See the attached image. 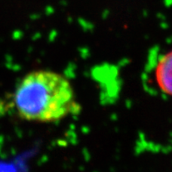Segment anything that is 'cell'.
Returning <instances> with one entry per match:
<instances>
[{"mask_svg": "<svg viewBox=\"0 0 172 172\" xmlns=\"http://www.w3.org/2000/svg\"><path fill=\"white\" fill-rule=\"evenodd\" d=\"M12 104L19 118L40 123L58 122L81 111L70 81L46 70L26 74L13 92Z\"/></svg>", "mask_w": 172, "mask_h": 172, "instance_id": "6da1fadb", "label": "cell"}, {"mask_svg": "<svg viewBox=\"0 0 172 172\" xmlns=\"http://www.w3.org/2000/svg\"><path fill=\"white\" fill-rule=\"evenodd\" d=\"M154 79L159 91L172 97V50L162 54L156 61Z\"/></svg>", "mask_w": 172, "mask_h": 172, "instance_id": "7a4b0ae2", "label": "cell"}]
</instances>
